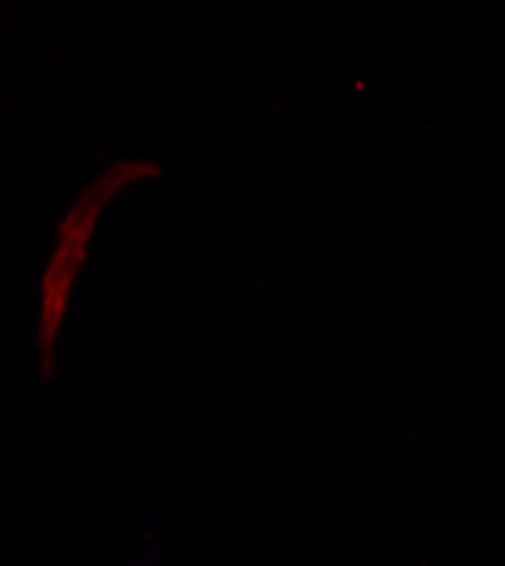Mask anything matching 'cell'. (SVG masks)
<instances>
[{"label": "cell", "instance_id": "cell-1", "mask_svg": "<svg viewBox=\"0 0 505 566\" xmlns=\"http://www.w3.org/2000/svg\"><path fill=\"white\" fill-rule=\"evenodd\" d=\"M159 168L148 161H120L114 164L105 175H101L80 200L73 205L71 213L60 227V241L57 252L45 270L43 276V306H41V322H39V345L43 354V374L49 376L53 371V345L60 332V324L66 311L69 293L73 286V279L86 259V241L91 239L96 227V218L105 202L118 191L120 186L136 181L141 177L157 175Z\"/></svg>", "mask_w": 505, "mask_h": 566}]
</instances>
